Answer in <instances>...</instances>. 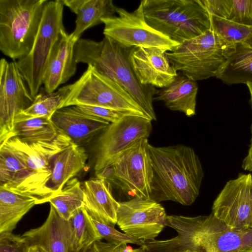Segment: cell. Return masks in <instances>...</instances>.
Wrapping results in <instances>:
<instances>
[{
	"instance_id": "cell-1",
	"label": "cell",
	"mask_w": 252,
	"mask_h": 252,
	"mask_svg": "<svg viewBox=\"0 0 252 252\" xmlns=\"http://www.w3.org/2000/svg\"><path fill=\"white\" fill-rule=\"evenodd\" d=\"M148 148L153 170L150 198L157 202L192 204L204 177L194 150L182 145L155 147L149 144Z\"/></svg>"
},
{
	"instance_id": "cell-2",
	"label": "cell",
	"mask_w": 252,
	"mask_h": 252,
	"mask_svg": "<svg viewBox=\"0 0 252 252\" xmlns=\"http://www.w3.org/2000/svg\"><path fill=\"white\" fill-rule=\"evenodd\" d=\"M132 47L127 48L104 36L100 41L79 39L74 45L76 63L93 66L122 86L152 120H157L153 101L158 91L152 86L143 85L134 73L129 60Z\"/></svg>"
},
{
	"instance_id": "cell-3",
	"label": "cell",
	"mask_w": 252,
	"mask_h": 252,
	"mask_svg": "<svg viewBox=\"0 0 252 252\" xmlns=\"http://www.w3.org/2000/svg\"><path fill=\"white\" fill-rule=\"evenodd\" d=\"M147 23L179 44L211 28L210 15L200 0H143Z\"/></svg>"
},
{
	"instance_id": "cell-4",
	"label": "cell",
	"mask_w": 252,
	"mask_h": 252,
	"mask_svg": "<svg viewBox=\"0 0 252 252\" xmlns=\"http://www.w3.org/2000/svg\"><path fill=\"white\" fill-rule=\"evenodd\" d=\"M48 0H0V50L13 60L31 51Z\"/></svg>"
},
{
	"instance_id": "cell-5",
	"label": "cell",
	"mask_w": 252,
	"mask_h": 252,
	"mask_svg": "<svg viewBox=\"0 0 252 252\" xmlns=\"http://www.w3.org/2000/svg\"><path fill=\"white\" fill-rule=\"evenodd\" d=\"M65 95L61 107L89 105L125 111L150 118L132 97L119 84L88 65L74 83L63 86Z\"/></svg>"
},
{
	"instance_id": "cell-6",
	"label": "cell",
	"mask_w": 252,
	"mask_h": 252,
	"mask_svg": "<svg viewBox=\"0 0 252 252\" xmlns=\"http://www.w3.org/2000/svg\"><path fill=\"white\" fill-rule=\"evenodd\" d=\"M63 0H48L33 46L25 57L16 61L33 97L38 94L53 50L66 32L63 23Z\"/></svg>"
},
{
	"instance_id": "cell-7",
	"label": "cell",
	"mask_w": 252,
	"mask_h": 252,
	"mask_svg": "<svg viewBox=\"0 0 252 252\" xmlns=\"http://www.w3.org/2000/svg\"><path fill=\"white\" fill-rule=\"evenodd\" d=\"M166 53L177 71L196 81L216 77L225 61L224 49L211 28Z\"/></svg>"
},
{
	"instance_id": "cell-8",
	"label": "cell",
	"mask_w": 252,
	"mask_h": 252,
	"mask_svg": "<svg viewBox=\"0 0 252 252\" xmlns=\"http://www.w3.org/2000/svg\"><path fill=\"white\" fill-rule=\"evenodd\" d=\"M72 143L70 138L60 131L50 141L27 143L14 137L3 143L24 160L30 172L19 193L35 198L37 204L47 202L44 189L51 174L53 160L59 153Z\"/></svg>"
},
{
	"instance_id": "cell-9",
	"label": "cell",
	"mask_w": 252,
	"mask_h": 252,
	"mask_svg": "<svg viewBox=\"0 0 252 252\" xmlns=\"http://www.w3.org/2000/svg\"><path fill=\"white\" fill-rule=\"evenodd\" d=\"M118 16L102 19L103 34L127 48L155 47L172 51L180 44L152 28L146 22L141 1L132 12L117 7Z\"/></svg>"
},
{
	"instance_id": "cell-10",
	"label": "cell",
	"mask_w": 252,
	"mask_h": 252,
	"mask_svg": "<svg viewBox=\"0 0 252 252\" xmlns=\"http://www.w3.org/2000/svg\"><path fill=\"white\" fill-rule=\"evenodd\" d=\"M152 120L134 115H128L111 123L102 132L95 148V174L111 165L126 150L152 131Z\"/></svg>"
},
{
	"instance_id": "cell-11",
	"label": "cell",
	"mask_w": 252,
	"mask_h": 252,
	"mask_svg": "<svg viewBox=\"0 0 252 252\" xmlns=\"http://www.w3.org/2000/svg\"><path fill=\"white\" fill-rule=\"evenodd\" d=\"M164 208L151 198L135 197L119 203L117 224L126 234L143 241L155 240L166 225Z\"/></svg>"
},
{
	"instance_id": "cell-12",
	"label": "cell",
	"mask_w": 252,
	"mask_h": 252,
	"mask_svg": "<svg viewBox=\"0 0 252 252\" xmlns=\"http://www.w3.org/2000/svg\"><path fill=\"white\" fill-rule=\"evenodd\" d=\"M148 145V138H142L112 164L116 184L134 198L151 197L153 170Z\"/></svg>"
},
{
	"instance_id": "cell-13",
	"label": "cell",
	"mask_w": 252,
	"mask_h": 252,
	"mask_svg": "<svg viewBox=\"0 0 252 252\" xmlns=\"http://www.w3.org/2000/svg\"><path fill=\"white\" fill-rule=\"evenodd\" d=\"M25 82L16 62L0 60V144L10 138L16 116L34 101Z\"/></svg>"
},
{
	"instance_id": "cell-14",
	"label": "cell",
	"mask_w": 252,
	"mask_h": 252,
	"mask_svg": "<svg viewBox=\"0 0 252 252\" xmlns=\"http://www.w3.org/2000/svg\"><path fill=\"white\" fill-rule=\"evenodd\" d=\"M212 213L230 227L252 230V175L228 181L212 206Z\"/></svg>"
},
{
	"instance_id": "cell-15",
	"label": "cell",
	"mask_w": 252,
	"mask_h": 252,
	"mask_svg": "<svg viewBox=\"0 0 252 252\" xmlns=\"http://www.w3.org/2000/svg\"><path fill=\"white\" fill-rule=\"evenodd\" d=\"M200 252H239L252 248V230L234 228L212 213L200 216Z\"/></svg>"
},
{
	"instance_id": "cell-16",
	"label": "cell",
	"mask_w": 252,
	"mask_h": 252,
	"mask_svg": "<svg viewBox=\"0 0 252 252\" xmlns=\"http://www.w3.org/2000/svg\"><path fill=\"white\" fill-rule=\"evenodd\" d=\"M129 60L139 81L143 85L163 88L178 75L166 51L155 47H132Z\"/></svg>"
},
{
	"instance_id": "cell-17",
	"label": "cell",
	"mask_w": 252,
	"mask_h": 252,
	"mask_svg": "<svg viewBox=\"0 0 252 252\" xmlns=\"http://www.w3.org/2000/svg\"><path fill=\"white\" fill-rule=\"evenodd\" d=\"M51 120L59 131L69 137L73 143L80 146L90 142L111 124L81 111L76 106L58 109Z\"/></svg>"
},
{
	"instance_id": "cell-18",
	"label": "cell",
	"mask_w": 252,
	"mask_h": 252,
	"mask_svg": "<svg viewBox=\"0 0 252 252\" xmlns=\"http://www.w3.org/2000/svg\"><path fill=\"white\" fill-rule=\"evenodd\" d=\"M200 216H167L166 225L174 229L178 235L166 240H143L140 247L143 252H200Z\"/></svg>"
},
{
	"instance_id": "cell-19",
	"label": "cell",
	"mask_w": 252,
	"mask_h": 252,
	"mask_svg": "<svg viewBox=\"0 0 252 252\" xmlns=\"http://www.w3.org/2000/svg\"><path fill=\"white\" fill-rule=\"evenodd\" d=\"M22 236L28 243L41 245L47 252H73L69 221L62 218L51 205L44 222Z\"/></svg>"
},
{
	"instance_id": "cell-20",
	"label": "cell",
	"mask_w": 252,
	"mask_h": 252,
	"mask_svg": "<svg viewBox=\"0 0 252 252\" xmlns=\"http://www.w3.org/2000/svg\"><path fill=\"white\" fill-rule=\"evenodd\" d=\"M87 158L85 150L74 143L56 156L52 165L51 176L44 189L47 202L84 168Z\"/></svg>"
},
{
	"instance_id": "cell-21",
	"label": "cell",
	"mask_w": 252,
	"mask_h": 252,
	"mask_svg": "<svg viewBox=\"0 0 252 252\" xmlns=\"http://www.w3.org/2000/svg\"><path fill=\"white\" fill-rule=\"evenodd\" d=\"M76 42L66 32L55 46L43 80L44 88L47 93L54 92L75 73L77 63L74 50Z\"/></svg>"
},
{
	"instance_id": "cell-22",
	"label": "cell",
	"mask_w": 252,
	"mask_h": 252,
	"mask_svg": "<svg viewBox=\"0 0 252 252\" xmlns=\"http://www.w3.org/2000/svg\"><path fill=\"white\" fill-rule=\"evenodd\" d=\"M84 195V207L98 220L115 226L119 202L113 197L109 184L96 178L82 185Z\"/></svg>"
},
{
	"instance_id": "cell-23",
	"label": "cell",
	"mask_w": 252,
	"mask_h": 252,
	"mask_svg": "<svg viewBox=\"0 0 252 252\" xmlns=\"http://www.w3.org/2000/svg\"><path fill=\"white\" fill-rule=\"evenodd\" d=\"M224 55L217 78L229 85L252 82V37L229 48Z\"/></svg>"
},
{
	"instance_id": "cell-24",
	"label": "cell",
	"mask_w": 252,
	"mask_h": 252,
	"mask_svg": "<svg viewBox=\"0 0 252 252\" xmlns=\"http://www.w3.org/2000/svg\"><path fill=\"white\" fill-rule=\"evenodd\" d=\"M197 91L196 81L181 73L169 85L158 91L154 99L163 101L171 110L191 117L195 114Z\"/></svg>"
},
{
	"instance_id": "cell-25",
	"label": "cell",
	"mask_w": 252,
	"mask_h": 252,
	"mask_svg": "<svg viewBox=\"0 0 252 252\" xmlns=\"http://www.w3.org/2000/svg\"><path fill=\"white\" fill-rule=\"evenodd\" d=\"M64 5L76 15L75 27L70 33L77 41L89 28L102 23V19L114 16L117 7L112 0H63Z\"/></svg>"
},
{
	"instance_id": "cell-26",
	"label": "cell",
	"mask_w": 252,
	"mask_h": 252,
	"mask_svg": "<svg viewBox=\"0 0 252 252\" xmlns=\"http://www.w3.org/2000/svg\"><path fill=\"white\" fill-rule=\"evenodd\" d=\"M37 204L35 198L0 186V234L10 233Z\"/></svg>"
},
{
	"instance_id": "cell-27",
	"label": "cell",
	"mask_w": 252,
	"mask_h": 252,
	"mask_svg": "<svg viewBox=\"0 0 252 252\" xmlns=\"http://www.w3.org/2000/svg\"><path fill=\"white\" fill-rule=\"evenodd\" d=\"M30 172L24 160L5 144L0 146V186L20 192Z\"/></svg>"
},
{
	"instance_id": "cell-28",
	"label": "cell",
	"mask_w": 252,
	"mask_h": 252,
	"mask_svg": "<svg viewBox=\"0 0 252 252\" xmlns=\"http://www.w3.org/2000/svg\"><path fill=\"white\" fill-rule=\"evenodd\" d=\"M59 133L60 131L50 119L18 115L15 118L9 138L15 137L27 143L50 141Z\"/></svg>"
},
{
	"instance_id": "cell-29",
	"label": "cell",
	"mask_w": 252,
	"mask_h": 252,
	"mask_svg": "<svg viewBox=\"0 0 252 252\" xmlns=\"http://www.w3.org/2000/svg\"><path fill=\"white\" fill-rule=\"evenodd\" d=\"M84 199L82 185L77 178H73L61 191L52 196L49 202L62 218L68 221L78 209L84 207Z\"/></svg>"
},
{
	"instance_id": "cell-30",
	"label": "cell",
	"mask_w": 252,
	"mask_h": 252,
	"mask_svg": "<svg viewBox=\"0 0 252 252\" xmlns=\"http://www.w3.org/2000/svg\"><path fill=\"white\" fill-rule=\"evenodd\" d=\"M68 221L72 230L73 252H85L93 243L102 239L84 207L78 209Z\"/></svg>"
},
{
	"instance_id": "cell-31",
	"label": "cell",
	"mask_w": 252,
	"mask_h": 252,
	"mask_svg": "<svg viewBox=\"0 0 252 252\" xmlns=\"http://www.w3.org/2000/svg\"><path fill=\"white\" fill-rule=\"evenodd\" d=\"M210 15L211 29L217 35L224 51L236 44L252 37V26Z\"/></svg>"
},
{
	"instance_id": "cell-32",
	"label": "cell",
	"mask_w": 252,
	"mask_h": 252,
	"mask_svg": "<svg viewBox=\"0 0 252 252\" xmlns=\"http://www.w3.org/2000/svg\"><path fill=\"white\" fill-rule=\"evenodd\" d=\"M65 95L64 87L58 91L47 93L44 88L35 96L34 101L19 115L29 117H46L51 119L54 113L61 109Z\"/></svg>"
},
{
	"instance_id": "cell-33",
	"label": "cell",
	"mask_w": 252,
	"mask_h": 252,
	"mask_svg": "<svg viewBox=\"0 0 252 252\" xmlns=\"http://www.w3.org/2000/svg\"><path fill=\"white\" fill-rule=\"evenodd\" d=\"M88 214L99 235L102 239L106 240L107 242L113 244L124 242L140 246L141 245L143 240H137L125 233L120 232L115 228V226L98 220L89 213Z\"/></svg>"
},
{
	"instance_id": "cell-34",
	"label": "cell",
	"mask_w": 252,
	"mask_h": 252,
	"mask_svg": "<svg viewBox=\"0 0 252 252\" xmlns=\"http://www.w3.org/2000/svg\"><path fill=\"white\" fill-rule=\"evenodd\" d=\"M228 20L252 26V0H232Z\"/></svg>"
},
{
	"instance_id": "cell-35",
	"label": "cell",
	"mask_w": 252,
	"mask_h": 252,
	"mask_svg": "<svg viewBox=\"0 0 252 252\" xmlns=\"http://www.w3.org/2000/svg\"><path fill=\"white\" fill-rule=\"evenodd\" d=\"M76 106L86 114L100 118L110 123L117 122L126 116L134 115L127 112L99 106L89 105H76Z\"/></svg>"
},
{
	"instance_id": "cell-36",
	"label": "cell",
	"mask_w": 252,
	"mask_h": 252,
	"mask_svg": "<svg viewBox=\"0 0 252 252\" xmlns=\"http://www.w3.org/2000/svg\"><path fill=\"white\" fill-rule=\"evenodd\" d=\"M27 246L22 236L12 232L0 234V252H25Z\"/></svg>"
},
{
	"instance_id": "cell-37",
	"label": "cell",
	"mask_w": 252,
	"mask_h": 252,
	"mask_svg": "<svg viewBox=\"0 0 252 252\" xmlns=\"http://www.w3.org/2000/svg\"><path fill=\"white\" fill-rule=\"evenodd\" d=\"M85 252H143L141 247L133 249L124 242L113 244L97 240L93 243Z\"/></svg>"
},
{
	"instance_id": "cell-38",
	"label": "cell",
	"mask_w": 252,
	"mask_h": 252,
	"mask_svg": "<svg viewBox=\"0 0 252 252\" xmlns=\"http://www.w3.org/2000/svg\"><path fill=\"white\" fill-rule=\"evenodd\" d=\"M209 14L228 19L232 0H200Z\"/></svg>"
},
{
	"instance_id": "cell-39",
	"label": "cell",
	"mask_w": 252,
	"mask_h": 252,
	"mask_svg": "<svg viewBox=\"0 0 252 252\" xmlns=\"http://www.w3.org/2000/svg\"><path fill=\"white\" fill-rule=\"evenodd\" d=\"M246 84L247 85L250 93V101L252 109V82H248ZM242 166L244 170L252 172V123L251 126V138L249 149L248 154L243 161Z\"/></svg>"
},
{
	"instance_id": "cell-40",
	"label": "cell",
	"mask_w": 252,
	"mask_h": 252,
	"mask_svg": "<svg viewBox=\"0 0 252 252\" xmlns=\"http://www.w3.org/2000/svg\"><path fill=\"white\" fill-rule=\"evenodd\" d=\"M95 175L96 178L103 180L108 184L110 182L115 184L116 183L114 169L112 165L105 167Z\"/></svg>"
},
{
	"instance_id": "cell-41",
	"label": "cell",
	"mask_w": 252,
	"mask_h": 252,
	"mask_svg": "<svg viewBox=\"0 0 252 252\" xmlns=\"http://www.w3.org/2000/svg\"><path fill=\"white\" fill-rule=\"evenodd\" d=\"M25 252H47V251L41 245L27 243Z\"/></svg>"
},
{
	"instance_id": "cell-42",
	"label": "cell",
	"mask_w": 252,
	"mask_h": 252,
	"mask_svg": "<svg viewBox=\"0 0 252 252\" xmlns=\"http://www.w3.org/2000/svg\"><path fill=\"white\" fill-rule=\"evenodd\" d=\"M239 252H252V248L248 249Z\"/></svg>"
},
{
	"instance_id": "cell-43",
	"label": "cell",
	"mask_w": 252,
	"mask_h": 252,
	"mask_svg": "<svg viewBox=\"0 0 252 252\" xmlns=\"http://www.w3.org/2000/svg\"></svg>"
}]
</instances>
